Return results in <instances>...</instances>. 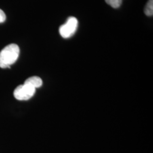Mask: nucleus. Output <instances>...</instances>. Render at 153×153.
I'll return each mask as SVG.
<instances>
[{
    "label": "nucleus",
    "instance_id": "f257e3e1",
    "mask_svg": "<svg viewBox=\"0 0 153 153\" xmlns=\"http://www.w3.org/2000/svg\"><path fill=\"white\" fill-rule=\"evenodd\" d=\"M20 49L16 44L11 43L6 46L0 52V68H10L19 58Z\"/></svg>",
    "mask_w": 153,
    "mask_h": 153
},
{
    "label": "nucleus",
    "instance_id": "f03ea898",
    "mask_svg": "<svg viewBox=\"0 0 153 153\" xmlns=\"http://www.w3.org/2000/svg\"><path fill=\"white\" fill-rule=\"evenodd\" d=\"M78 26V21L75 17H69L65 24H64L59 28L60 36L64 38L72 37L75 33Z\"/></svg>",
    "mask_w": 153,
    "mask_h": 153
},
{
    "label": "nucleus",
    "instance_id": "7ed1b4c3",
    "mask_svg": "<svg viewBox=\"0 0 153 153\" xmlns=\"http://www.w3.org/2000/svg\"><path fill=\"white\" fill-rule=\"evenodd\" d=\"M36 89H34L30 86L24 84L19 85L14 91V96L17 100L26 101L30 99L35 94Z\"/></svg>",
    "mask_w": 153,
    "mask_h": 153
},
{
    "label": "nucleus",
    "instance_id": "20e7f679",
    "mask_svg": "<svg viewBox=\"0 0 153 153\" xmlns=\"http://www.w3.org/2000/svg\"><path fill=\"white\" fill-rule=\"evenodd\" d=\"M24 84H26V85L30 86L34 89H37V88L41 87L42 85H43V81L39 76H30V77L28 78L24 82Z\"/></svg>",
    "mask_w": 153,
    "mask_h": 153
},
{
    "label": "nucleus",
    "instance_id": "39448f33",
    "mask_svg": "<svg viewBox=\"0 0 153 153\" xmlns=\"http://www.w3.org/2000/svg\"><path fill=\"white\" fill-rule=\"evenodd\" d=\"M145 14L148 16H152L153 14V0H149L144 9Z\"/></svg>",
    "mask_w": 153,
    "mask_h": 153
},
{
    "label": "nucleus",
    "instance_id": "423d86ee",
    "mask_svg": "<svg viewBox=\"0 0 153 153\" xmlns=\"http://www.w3.org/2000/svg\"><path fill=\"white\" fill-rule=\"evenodd\" d=\"M108 5L114 9H117L122 4L123 0H105Z\"/></svg>",
    "mask_w": 153,
    "mask_h": 153
},
{
    "label": "nucleus",
    "instance_id": "0eeeda50",
    "mask_svg": "<svg viewBox=\"0 0 153 153\" xmlns=\"http://www.w3.org/2000/svg\"><path fill=\"white\" fill-rule=\"evenodd\" d=\"M6 20V14L4 11L0 9V23L4 22Z\"/></svg>",
    "mask_w": 153,
    "mask_h": 153
}]
</instances>
